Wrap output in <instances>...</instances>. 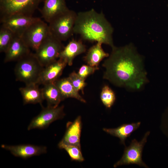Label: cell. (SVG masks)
<instances>
[{"instance_id":"6da1fadb","label":"cell","mask_w":168,"mask_h":168,"mask_svg":"<svg viewBox=\"0 0 168 168\" xmlns=\"http://www.w3.org/2000/svg\"><path fill=\"white\" fill-rule=\"evenodd\" d=\"M102 66L103 78L116 86L137 90L148 82L142 57L132 44L112 47Z\"/></svg>"},{"instance_id":"7a4b0ae2","label":"cell","mask_w":168,"mask_h":168,"mask_svg":"<svg viewBox=\"0 0 168 168\" xmlns=\"http://www.w3.org/2000/svg\"><path fill=\"white\" fill-rule=\"evenodd\" d=\"M113 32V27L102 12L99 13L92 9L77 13L73 33L83 40L100 42L112 48L114 46Z\"/></svg>"},{"instance_id":"3957f363","label":"cell","mask_w":168,"mask_h":168,"mask_svg":"<svg viewBox=\"0 0 168 168\" xmlns=\"http://www.w3.org/2000/svg\"><path fill=\"white\" fill-rule=\"evenodd\" d=\"M14 69L16 80L26 85L37 84L40 74L44 68L34 53L29 54L17 61Z\"/></svg>"},{"instance_id":"277c9868","label":"cell","mask_w":168,"mask_h":168,"mask_svg":"<svg viewBox=\"0 0 168 168\" xmlns=\"http://www.w3.org/2000/svg\"><path fill=\"white\" fill-rule=\"evenodd\" d=\"M77 15L74 11L69 9L49 23L50 32L61 41L69 38L73 33Z\"/></svg>"},{"instance_id":"5b68a950","label":"cell","mask_w":168,"mask_h":168,"mask_svg":"<svg viewBox=\"0 0 168 168\" xmlns=\"http://www.w3.org/2000/svg\"><path fill=\"white\" fill-rule=\"evenodd\" d=\"M44 0H0V20L15 15L32 16Z\"/></svg>"},{"instance_id":"8992f818","label":"cell","mask_w":168,"mask_h":168,"mask_svg":"<svg viewBox=\"0 0 168 168\" xmlns=\"http://www.w3.org/2000/svg\"><path fill=\"white\" fill-rule=\"evenodd\" d=\"M64 46L49 31L34 53L40 64L44 67L58 59Z\"/></svg>"},{"instance_id":"52a82bcc","label":"cell","mask_w":168,"mask_h":168,"mask_svg":"<svg viewBox=\"0 0 168 168\" xmlns=\"http://www.w3.org/2000/svg\"><path fill=\"white\" fill-rule=\"evenodd\" d=\"M150 133L149 131L147 132L139 142L135 139L133 140L129 146L125 147L122 157L114 164V167L134 164L140 167L149 168L142 160V155L144 146Z\"/></svg>"},{"instance_id":"ba28073f","label":"cell","mask_w":168,"mask_h":168,"mask_svg":"<svg viewBox=\"0 0 168 168\" xmlns=\"http://www.w3.org/2000/svg\"><path fill=\"white\" fill-rule=\"evenodd\" d=\"M49 32V25L40 19L31 25L21 37L30 49L35 51Z\"/></svg>"},{"instance_id":"9c48e42d","label":"cell","mask_w":168,"mask_h":168,"mask_svg":"<svg viewBox=\"0 0 168 168\" xmlns=\"http://www.w3.org/2000/svg\"><path fill=\"white\" fill-rule=\"evenodd\" d=\"M64 106H48L32 120L28 127V130L33 129L46 128L54 121L62 119L65 115Z\"/></svg>"},{"instance_id":"30bf717a","label":"cell","mask_w":168,"mask_h":168,"mask_svg":"<svg viewBox=\"0 0 168 168\" xmlns=\"http://www.w3.org/2000/svg\"><path fill=\"white\" fill-rule=\"evenodd\" d=\"M40 19L33 16L15 15L0 20V22L2 26L10 30L15 35L21 37L31 25Z\"/></svg>"},{"instance_id":"8fae6325","label":"cell","mask_w":168,"mask_h":168,"mask_svg":"<svg viewBox=\"0 0 168 168\" xmlns=\"http://www.w3.org/2000/svg\"><path fill=\"white\" fill-rule=\"evenodd\" d=\"M67 65L65 61L59 58L44 67L40 74L37 84L44 85L54 83L59 79Z\"/></svg>"},{"instance_id":"7c38bea8","label":"cell","mask_w":168,"mask_h":168,"mask_svg":"<svg viewBox=\"0 0 168 168\" xmlns=\"http://www.w3.org/2000/svg\"><path fill=\"white\" fill-rule=\"evenodd\" d=\"M2 148L9 151L14 156L23 159L46 153L47 147L30 144L17 145H2Z\"/></svg>"},{"instance_id":"4fadbf2b","label":"cell","mask_w":168,"mask_h":168,"mask_svg":"<svg viewBox=\"0 0 168 168\" xmlns=\"http://www.w3.org/2000/svg\"><path fill=\"white\" fill-rule=\"evenodd\" d=\"M30 53V48L21 37L15 35L5 53L4 62L17 61Z\"/></svg>"},{"instance_id":"5bb4252c","label":"cell","mask_w":168,"mask_h":168,"mask_svg":"<svg viewBox=\"0 0 168 168\" xmlns=\"http://www.w3.org/2000/svg\"><path fill=\"white\" fill-rule=\"evenodd\" d=\"M65 0H44L41 10L42 17L49 23L55 17L69 10Z\"/></svg>"},{"instance_id":"9a60e30c","label":"cell","mask_w":168,"mask_h":168,"mask_svg":"<svg viewBox=\"0 0 168 168\" xmlns=\"http://www.w3.org/2000/svg\"><path fill=\"white\" fill-rule=\"evenodd\" d=\"M82 129L81 117L78 116L73 122H69L67 125L65 133L60 142L81 148L80 138Z\"/></svg>"},{"instance_id":"2e32d148","label":"cell","mask_w":168,"mask_h":168,"mask_svg":"<svg viewBox=\"0 0 168 168\" xmlns=\"http://www.w3.org/2000/svg\"><path fill=\"white\" fill-rule=\"evenodd\" d=\"M86 49L85 45L81 40L72 39L64 47L59 54V58L65 61L67 65L72 66L75 58L85 52Z\"/></svg>"},{"instance_id":"e0dca14e","label":"cell","mask_w":168,"mask_h":168,"mask_svg":"<svg viewBox=\"0 0 168 168\" xmlns=\"http://www.w3.org/2000/svg\"><path fill=\"white\" fill-rule=\"evenodd\" d=\"M38 85L32 83L26 85L25 87L19 89L24 105L42 103L44 99L42 89Z\"/></svg>"},{"instance_id":"ac0fdd59","label":"cell","mask_w":168,"mask_h":168,"mask_svg":"<svg viewBox=\"0 0 168 168\" xmlns=\"http://www.w3.org/2000/svg\"><path fill=\"white\" fill-rule=\"evenodd\" d=\"M54 83L59 91L62 100L72 98L82 102H86L85 100L75 89L68 77L58 79Z\"/></svg>"},{"instance_id":"d6986e66","label":"cell","mask_w":168,"mask_h":168,"mask_svg":"<svg viewBox=\"0 0 168 168\" xmlns=\"http://www.w3.org/2000/svg\"><path fill=\"white\" fill-rule=\"evenodd\" d=\"M141 123V122H138L124 124L115 128H104L103 130L111 135L118 138L121 143L125 146V140L139 127Z\"/></svg>"},{"instance_id":"ffe728a7","label":"cell","mask_w":168,"mask_h":168,"mask_svg":"<svg viewBox=\"0 0 168 168\" xmlns=\"http://www.w3.org/2000/svg\"><path fill=\"white\" fill-rule=\"evenodd\" d=\"M102 44L101 42H96L89 49L84 57V60L88 65L93 67H98L104 58L109 56V54L103 49Z\"/></svg>"},{"instance_id":"44dd1931","label":"cell","mask_w":168,"mask_h":168,"mask_svg":"<svg viewBox=\"0 0 168 168\" xmlns=\"http://www.w3.org/2000/svg\"><path fill=\"white\" fill-rule=\"evenodd\" d=\"M41 89L44 100L47 101V106H58L62 100L59 91L55 83L44 85Z\"/></svg>"},{"instance_id":"7402d4cb","label":"cell","mask_w":168,"mask_h":168,"mask_svg":"<svg viewBox=\"0 0 168 168\" xmlns=\"http://www.w3.org/2000/svg\"><path fill=\"white\" fill-rule=\"evenodd\" d=\"M15 35L10 30L1 26L0 29L1 53H5Z\"/></svg>"},{"instance_id":"603a6c76","label":"cell","mask_w":168,"mask_h":168,"mask_svg":"<svg viewBox=\"0 0 168 168\" xmlns=\"http://www.w3.org/2000/svg\"><path fill=\"white\" fill-rule=\"evenodd\" d=\"M100 99L104 105L110 108L114 104L115 100V94L108 86L105 85L102 88L100 95Z\"/></svg>"},{"instance_id":"cb8c5ba5","label":"cell","mask_w":168,"mask_h":168,"mask_svg":"<svg viewBox=\"0 0 168 168\" xmlns=\"http://www.w3.org/2000/svg\"><path fill=\"white\" fill-rule=\"evenodd\" d=\"M58 147L60 149L65 150L72 160L79 162L84 161L81 148L76 146L66 145L60 142L58 143Z\"/></svg>"},{"instance_id":"d4e9b609","label":"cell","mask_w":168,"mask_h":168,"mask_svg":"<svg viewBox=\"0 0 168 168\" xmlns=\"http://www.w3.org/2000/svg\"><path fill=\"white\" fill-rule=\"evenodd\" d=\"M68 77L75 89L78 92L81 91L83 93L84 89L86 85L85 79L80 77L75 71L70 74Z\"/></svg>"},{"instance_id":"484cf974","label":"cell","mask_w":168,"mask_h":168,"mask_svg":"<svg viewBox=\"0 0 168 168\" xmlns=\"http://www.w3.org/2000/svg\"><path fill=\"white\" fill-rule=\"evenodd\" d=\"M99 69L98 67H93L88 65H83L81 66L77 73L82 78L85 79L89 75L93 74Z\"/></svg>"},{"instance_id":"4316f807","label":"cell","mask_w":168,"mask_h":168,"mask_svg":"<svg viewBox=\"0 0 168 168\" xmlns=\"http://www.w3.org/2000/svg\"><path fill=\"white\" fill-rule=\"evenodd\" d=\"M161 125L163 132L168 138V107L163 114Z\"/></svg>"},{"instance_id":"83f0119b","label":"cell","mask_w":168,"mask_h":168,"mask_svg":"<svg viewBox=\"0 0 168 168\" xmlns=\"http://www.w3.org/2000/svg\"><path fill=\"white\" fill-rule=\"evenodd\" d=\"M167 8H168V3L167 5Z\"/></svg>"}]
</instances>
